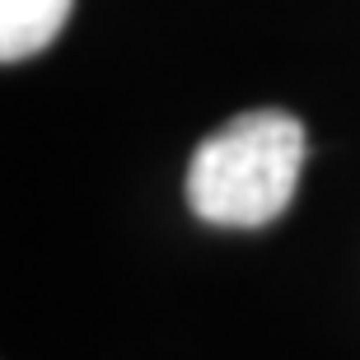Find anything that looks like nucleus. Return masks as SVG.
Segmentation results:
<instances>
[{"label":"nucleus","instance_id":"obj_1","mask_svg":"<svg viewBox=\"0 0 360 360\" xmlns=\"http://www.w3.org/2000/svg\"><path fill=\"white\" fill-rule=\"evenodd\" d=\"M304 122L257 108L215 127L187 164V206L197 220L220 229H257L271 225L295 197L304 169Z\"/></svg>","mask_w":360,"mask_h":360},{"label":"nucleus","instance_id":"obj_2","mask_svg":"<svg viewBox=\"0 0 360 360\" xmlns=\"http://www.w3.org/2000/svg\"><path fill=\"white\" fill-rule=\"evenodd\" d=\"M70 0H0V61H24L42 52L66 28Z\"/></svg>","mask_w":360,"mask_h":360}]
</instances>
